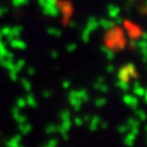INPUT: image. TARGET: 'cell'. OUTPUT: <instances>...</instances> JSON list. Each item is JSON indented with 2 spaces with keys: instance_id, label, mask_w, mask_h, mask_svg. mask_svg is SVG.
I'll list each match as a JSON object with an SVG mask.
<instances>
[]
</instances>
